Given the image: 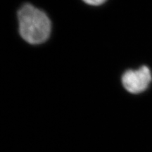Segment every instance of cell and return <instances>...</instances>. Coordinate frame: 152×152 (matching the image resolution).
Listing matches in <instances>:
<instances>
[{
  "instance_id": "cell-2",
  "label": "cell",
  "mask_w": 152,
  "mask_h": 152,
  "mask_svg": "<svg viewBox=\"0 0 152 152\" xmlns=\"http://www.w3.org/2000/svg\"><path fill=\"white\" fill-rule=\"evenodd\" d=\"M122 84L125 90L133 94L144 92L151 84L152 73L147 66H142L137 70H128L122 75Z\"/></svg>"
},
{
  "instance_id": "cell-3",
  "label": "cell",
  "mask_w": 152,
  "mask_h": 152,
  "mask_svg": "<svg viewBox=\"0 0 152 152\" xmlns=\"http://www.w3.org/2000/svg\"><path fill=\"white\" fill-rule=\"evenodd\" d=\"M87 4L91 6H99L103 4L106 0H83Z\"/></svg>"
},
{
  "instance_id": "cell-1",
  "label": "cell",
  "mask_w": 152,
  "mask_h": 152,
  "mask_svg": "<svg viewBox=\"0 0 152 152\" xmlns=\"http://www.w3.org/2000/svg\"><path fill=\"white\" fill-rule=\"evenodd\" d=\"M20 37L31 45H39L48 39L52 24L48 16L30 4H25L18 11Z\"/></svg>"
}]
</instances>
